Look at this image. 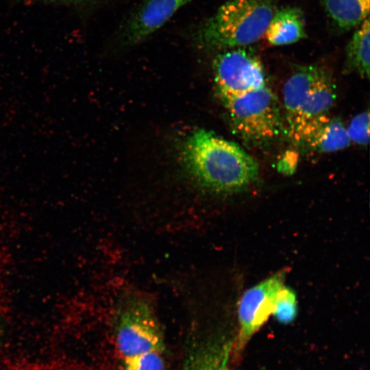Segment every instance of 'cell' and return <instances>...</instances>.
<instances>
[{
  "mask_svg": "<svg viewBox=\"0 0 370 370\" xmlns=\"http://www.w3.org/2000/svg\"><path fill=\"white\" fill-rule=\"evenodd\" d=\"M183 160L200 186L216 193L243 190L258 177V165L253 157L237 144L206 130L190 136Z\"/></svg>",
  "mask_w": 370,
  "mask_h": 370,
  "instance_id": "cell-1",
  "label": "cell"
},
{
  "mask_svg": "<svg viewBox=\"0 0 370 370\" xmlns=\"http://www.w3.org/2000/svg\"><path fill=\"white\" fill-rule=\"evenodd\" d=\"M273 14L269 0H227L196 28L193 42L207 51L245 47L264 34Z\"/></svg>",
  "mask_w": 370,
  "mask_h": 370,
  "instance_id": "cell-2",
  "label": "cell"
},
{
  "mask_svg": "<svg viewBox=\"0 0 370 370\" xmlns=\"http://www.w3.org/2000/svg\"><path fill=\"white\" fill-rule=\"evenodd\" d=\"M234 132L246 143L263 146L285 133L279 99L267 85L240 95H220Z\"/></svg>",
  "mask_w": 370,
  "mask_h": 370,
  "instance_id": "cell-3",
  "label": "cell"
},
{
  "mask_svg": "<svg viewBox=\"0 0 370 370\" xmlns=\"http://www.w3.org/2000/svg\"><path fill=\"white\" fill-rule=\"evenodd\" d=\"M116 344L122 359L165 349L160 322L151 301L131 293L121 301L116 317Z\"/></svg>",
  "mask_w": 370,
  "mask_h": 370,
  "instance_id": "cell-4",
  "label": "cell"
},
{
  "mask_svg": "<svg viewBox=\"0 0 370 370\" xmlns=\"http://www.w3.org/2000/svg\"><path fill=\"white\" fill-rule=\"evenodd\" d=\"M213 71L220 95H240L267 85L260 60L245 47L219 53L213 61Z\"/></svg>",
  "mask_w": 370,
  "mask_h": 370,
  "instance_id": "cell-5",
  "label": "cell"
},
{
  "mask_svg": "<svg viewBox=\"0 0 370 370\" xmlns=\"http://www.w3.org/2000/svg\"><path fill=\"white\" fill-rule=\"evenodd\" d=\"M285 273L280 271L247 290L238 304V346H243L272 314L278 292L284 286Z\"/></svg>",
  "mask_w": 370,
  "mask_h": 370,
  "instance_id": "cell-6",
  "label": "cell"
},
{
  "mask_svg": "<svg viewBox=\"0 0 370 370\" xmlns=\"http://www.w3.org/2000/svg\"><path fill=\"white\" fill-rule=\"evenodd\" d=\"M192 0H141L125 22L120 34L123 45L145 40L182 7Z\"/></svg>",
  "mask_w": 370,
  "mask_h": 370,
  "instance_id": "cell-7",
  "label": "cell"
},
{
  "mask_svg": "<svg viewBox=\"0 0 370 370\" xmlns=\"http://www.w3.org/2000/svg\"><path fill=\"white\" fill-rule=\"evenodd\" d=\"M323 67L318 65L297 66L283 87V115L285 133L295 143L303 113L314 86Z\"/></svg>",
  "mask_w": 370,
  "mask_h": 370,
  "instance_id": "cell-8",
  "label": "cell"
},
{
  "mask_svg": "<svg viewBox=\"0 0 370 370\" xmlns=\"http://www.w3.org/2000/svg\"><path fill=\"white\" fill-rule=\"evenodd\" d=\"M336 99V90L330 74L323 68L312 91L310 101L302 115L296 144L319 124L329 117V112Z\"/></svg>",
  "mask_w": 370,
  "mask_h": 370,
  "instance_id": "cell-9",
  "label": "cell"
},
{
  "mask_svg": "<svg viewBox=\"0 0 370 370\" xmlns=\"http://www.w3.org/2000/svg\"><path fill=\"white\" fill-rule=\"evenodd\" d=\"M232 347L223 338L201 342L187 353L180 370H230Z\"/></svg>",
  "mask_w": 370,
  "mask_h": 370,
  "instance_id": "cell-10",
  "label": "cell"
},
{
  "mask_svg": "<svg viewBox=\"0 0 370 370\" xmlns=\"http://www.w3.org/2000/svg\"><path fill=\"white\" fill-rule=\"evenodd\" d=\"M264 34L275 46L295 43L306 36L303 14L297 8L288 7L274 12Z\"/></svg>",
  "mask_w": 370,
  "mask_h": 370,
  "instance_id": "cell-11",
  "label": "cell"
},
{
  "mask_svg": "<svg viewBox=\"0 0 370 370\" xmlns=\"http://www.w3.org/2000/svg\"><path fill=\"white\" fill-rule=\"evenodd\" d=\"M350 143L344 123L329 116L306 135L299 145L319 153H330L345 149Z\"/></svg>",
  "mask_w": 370,
  "mask_h": 370,
  "instance_id": "cell-12",
  "label": "cell"
},
{
  "mask_svg": "<svg viewBox=\"0 0 370 370\" xmlns=\"http://www.w3.org/2000/svg\"><path fill=\"white\" fill-rule=\"evenodd\" d=\"M369 18H367L354 33L345 51V69L363 78L369 77Z\"/></svg>",
  "mask_w": 370,
  "mask_h": 370,
  "instance_id": "cell-13",
  "label": "cell"
},
{
  "mask_svg": "<svg viewBox=\"0 0 370 370\" xmlns=\"http://www.w3.org/2000/svg\"><path fill=\"white\" fill-rule=\"evenodd\" d=\"M328 16L339 28L350 29L369 17L370 0H321Z\"/></svg>",
  "mask_w": 370,
  "mask_h": 370,
  "instance_id": "cell-14",
  "label": "cell"
},
{
  "mask_svg": "<svg viewBox=\"0 0 370 370\" xmlns=\"http://www.w3.org/2000/svg\"><path fill=\"white\" fill-rule=\"evenodd\" d=\"M297 314V301L295 292L285 286L282 287L278 293L272 314L282 324L291 323Z\"/></svg>",
  "mask_w": 370,
  "mask_h": 370,
  "instance_id": "cell-15",
  "label": "cell"
},
{
  "mask_svg": "<svg viewBox=\"0 0 370 370\" xmlns=\"http://www.w3.org/2000/svg\"><path fill=\"white\" fill-rule=\"evenodd\" d=\"M162 353L151 352L122 359V370H164Z\"/></svg>",
  "mask_w": 370,
  "mask_h": 370,
  "instance_id": "cell-16",
  "label": "cell"
},
{
  "mask_svg": "<svg viewBox=\"0 0 370 370\" xmlns=\"http://www.w3.org/2000/svg\"><path fill=\"white\" fill-rule=\"evenodd\" d=\"M369 110L355 116L347 127L351 143L366 145L369 140Z\"/></svg>",
  "mask_w": 370,
  "mask_h": 370,
  "instance_id": "cell-17",
  "label": "cell"
},
{
  "mask_svg": "<svg viewBox=\"0 0 370 370\" xmlns=\"http://www.w3.org/2000/svg\"><path fill=\"white\" fill-rule=\"evenodd\" d=\"M25 3H45L62 4H82L96 1L97 0H17Z\"/></svg>",
  "mask_w": 370,
  "mask_h": 370,
  "instance_id": "cell-18",
  "label": "cell"
}]
</instances>
